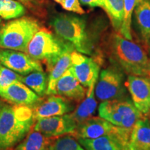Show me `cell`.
<instances>
[{
    "instance_id": "cell-1",
    "label": "cell",
    "mask_w": 150,
    "mask_h": 150,
    "mask_svg": "<svg viewBox=\"0 0 150 150\" xmlns=\"http://www.w3.org/2000/svg\"><path fill=\"white\" fill-rule=\"evenodd\" d=\"M110 61L129 75L150 77V57L143 48L117 33L108 42Z\"/></svg>"
},
{
    "instance_id": "cell-2",
    "label": "cell",
    "mask_w": 150,
    "mask_h": 150,
    "mask_svg": "<svg viewBox=\"0 0 150 150\" xmlns=\"http://www.w3.org/2000/svg\"><path fill=\"white\" fill-rule=\"evenodd\" d=\"M35 120L29 106L3 104L0 107V150H8L21 142Z\"/></svg>"
},
{
    "instance_id": "cell-3",
    "label": "cell",
    "mask_w": 150,
    "mask_h": 150,
    "mask_svg": "<svg viewBox=\"0 0 150 150\" xmlns=\"http://www.w3.org/2000/svg\"><path fill=\"white\" fill-rule=\"evenodd\" d=\"M58 37L70 43L76 51L86 55H93L97 42L83 18L65 13L54 17L50 22Z\"/></svg>"
},
{
    "instance_id": "cell-4",
    "label": "cell",
    "mask_w": 150,
    "mask_h": 150,
    "mask_svg": "<svg viewBox=\"0 0 150 150\" xmlns=\"http://www.w3.org/2000/svg\"><path fill=\"white\" fill-rule=\"evenodd\" d=\"M69 50H74L70 43L47 29H40L30 41L26 53L36 61H44L50 70L60 56Z\"/></svg>"
},
{
    "instance_id": "cell-5",
    "label": "cell",
    "mask_w": 150,
    "mask_h": 150,
    "mask_svg": "<svg viewBox=\"0 0 150 150\" xmlns=\"http://www.w3.org/2000/svg\"><path fill=\"white\" fill-rule=\"evenodd\" d=\"M39 30L38 22L33 18L24 17L11 20L0 29V47L26 52Z\"/></svg>"
},
{
    "instance_id": "cell-6",
    "label": "cell",
    "mask_w": 150,
    "mask_h": 150,
    "mask_svg": "<svg viewBox=\"0 0 150 150\" xmlns=\"http://www.w3.org/2000/svg\"><path fill=\"white\" fill-rule=\"evenodd\" d=\"M123 71L112 64L100 72L95 88V97L101 102L124 98Z\"/></svg>"
},
{
    "instance_id": "cell-7",
    "label": "cell",
    "mask_w": 150,
    "mask_h": 150,
    "mask_svg": "<svg viewBox=\"0 0 150 150\" xmlns=\"http://www.w3.org/2000/svg\"><path fill=\"white\" fill-rule=\"evenodd\" d=\"M107 135H114L119 137L122 141L124 146L126 145L129 142V139L124 134L120 127L112 125L100 117H91L83 122L79 124L72 136L76 139H94Z\"/></svg>"
},
{
    "instance_id": "cell-8",
    "label": "cell",
    "mask_w": 150,
    "mask_h": 150,
    "mask_svg": "<svg viewBox=\"0 0 150 150\" xmlns=\"http://www.w3.org/2000/svg\"><path fill=\"white\" fill-rule=\"evenodd\" d=\"M70 70L79 81L85 88L91 87L97 83L100 65L93 58L74 50L71 54Z\"/></svg>"
},
{
    "instance_id": "cell-9",
    "label": "cell",
    "mask_w": 150,
    "mask_h": 150,
    "mask_svg": "<svg viewBox=\"0 0 150 150\" xmlns=\"http://www.w3.org/2000/svg\"><path fill=\"white\" fill-rule=\"evenodd\" d=\"M0 64L24 76L35 71H43L38 61L33 59L29 54L17 50H0Z\"/></svg>"
},
{
    "instance_id": "cell-10",
    "label": "cell",
    "mask_w": 150,
    "mask_h": 150,
    "mask_svg": "<svg viewBox=\"0 0 150 150\" xmlns=\"http://www.w3.org/2000/svg\"><path fill=\"white\" fill-rule=\"evenodd\" d=\"M76 127L77 124L70 114H65L38 120L33 129L48 138H54L66 134H73Z\"/></svg>"
},
{
    "instance_id": "cell-11",
    "label": "cell",
    "mask_w": 150,
    "mask_h": 150,
    "mask_svg": "<svg viewBox=\"0 0 150 150\" xmlns=\"http://www.w3.org/2000/svg\"><path fill=\"white\" fill-rule=\"evenodd\" d=\"M125 86L135 106L144 116L150 112V77L129 75Z\"/></svg>"
},
{
    "instance_id": "cell-12",
    "label": "cell",
    "mask_w": 150,
    "mask_h": 150,
    "mask_svg": "<svg viewBox=\"0 0 150 150\" xmlns=\"http://www.w3.org/2000/svg\"><path fill=\"white\" fill-rule=\"evenodd\" d=\"M0 97L11 104L31 106L40 103L41 97L20 81L0 90Z\"/></svg>"
},
{
    "instance_id": "cell-13",
    "label": "cell",
    "mask_w": 150,
    "mask_h": 150,
    "mask_svg": "<svg viewBox=\"0 0 150 150\" xmlns=\"http://www.w3.org/2000/svg\"><path fill=\"white\" fill-rule=\"evenodd\" d=\"M74 109V105L66 98L52 95L43 102L39 103L33 111L35 120H38L42 118L65 115Z\"/></svg>"
},
{
    "instance_id": "cell-14",
    "label": "cell",
    "mask_w": 150,
    "mask_h": 150,
    "mask_svg": "<svg viewBox=\"0 0 150 150\" xmlns=\"http://www.w3.org/2000/svg\"><path fill=\"white\" fill-rule=\"evenodd\" d=\"M86 93L85 87L81 84L70 68L58 81L56 87V95L67 99L81 102L85 98Z\"/></svg>"
},
{
    "instance_id": "cell-15",
    "label": "cell",
    "mask_w": 150,
    "mask_h": 150,
    "mask_svg": "<svg viewBox=\"0 0 150 150\" xmlns=\"http://www.w3.org/2000/svg\"><path fill=\"white\" fill-rule=\"evenodd\" d=\"M115 106L117 111L122 117L121 126L120 127L128 139L137 121L143 118L144 116L137 108L131 99L122 98L115 99Z\"/></svg>"
},
{
    "instance_id": "cell-16",
    "label": "cell",
    "mask_w": 150,
    "mask_h": 150,
    "mask_svg": "<svg viewBox=\"0 0 150 150\" xmlns=\"http://www.w3.org/2000/svg\"><path fill=\"white\" fill-rule=\"evenodd\" d=\"M134 13V27L140 39L147 46L150 39V0H140Z\"/></svg>"
},
{
    "instance_id": "cell-17",
    "label": "cell",
    "mask_w": 150,
    "mask_h": 150,
    "mask_svg": "<svg viewBox=\"0 0 150 150\" xmlns=\"http://www.w3.org/2000/svg\"><path fill=\"white\" fill-rule=\"evenodd\" d=\"M134 150H150V120L146 117L135 124L127 144Z\"/></svg>"
},
{
    "instance_id": "cell-18",
    "label": "cell",
    "mask_w": 150,
    "mask_h": 150,
    "mask_svg": "<svg viewBox=\"0 0 150 150\" xmlns=\"http://www.w3.org/2000/svg\"><path fill=\"white\" fill-rule=\"evenodd\" d=\"M74 50L65 52L55 62L50 70L46 95H56V87L58 81L70 68L71 65V54Z\"/></svg>"
},
{
    "instance_id": "cell-19",
    "label": "cell",
    "mask_w": 150,
    "mask_h": 150,
    "mask_svg": "<svg viewBox=\"0 0 150 150\" xmlns=\"http://www.w3.org/2000/svg\"><path fill=\"white\" fill-rule=\"evenodd\" d=\"M77 140L86 150H123L122 141L114 135H107L94 139L79 138Z\"/></svg>"
},
{
    "instance_id": "cell-20",
    "label": "cell",
    "mask_w": 150,
    "mask_h": 150,
    "mask_svg": "<svg viewBox=\"0 0 150 150\" xmlns=\"http://www.w3.org/2000/svg\"><path fill=\"white\" fill-rule=\"evenodd\" d=\"M95 85L96 83L88 88L83 102L81 103L74 112L70 113V117L77 125L91 118L96 110L97 104L95 97Z\"/></svg>"
},
{
    "instance_id": "cell-21",
    "label": "cell",
    "mask_w": 150,
    "mask_h": 150,
    "mask_svg": "<svg viewBox=\"0 0 150 150\" xmlns=\"http://www.w3.org/2000/svg\"><path fill=\"white\" fill-rule=\"evenodd\" d=\"M54 139L33 129L20 142L15 150H50Z\"/></svg>"
},
{
    "instance_id": "cell-22",
    "label": "cell",
    "mask_w": 150,
    "mask_h": 150,
    "mask_svg": "<svg viewBox=\"0 0 150 150\" xmlns=\"http://www.w3.org/2000/svg\"><path fill=\"white\" fill-rule=\"evenodd\" d=\"M102 8L111 22L116 33L120 31L124 16V0H104Z\"/></svg>"
},
{
    "instance_id": "cell-23",
    "label": "cell",
    "mask_w": 150,
    "mask_h": 150,
    "mask_svg": "<svg viewBox=\"0 0 150 150\" xmlns=\"http://www.w3.org/2000/svg\"><path fill=\"white\" fill-rule=\"evenodd\" d=\"M48 79L47 74L43 71H35L22 76L21 82L35 92L38 95L42 97L46 94Z\"/></svg>"
},
{
    "instance_id": "cell-24",
    "label": "cell",
    "mask_w": 150,
    "mask_h": 150,
    "mask_svg": "<svg viewBox=\"0 0 150 150\" xmlns=\"http://www.w3.org/2000/svg\"><path fill=\"white\" fill-rule=\"evenodd\" d=\"M98 113L99 117L106 120L112 125L119 127L121 126L122 117L117 111L115 100L102 102L99 106Z\"/></svg>"
},
{
    "instance_id": "cell-25",
    "label": "cell",
    "mask_w": 150,
    "mask_h": 150,
    "mask_svg": "<svg viewBox=\"0 0 150 150\" xmlns=\"http://www.w3.org/2000/svg\"><path fill=\"white\" fill-rule=\"evenodd\" d=\"M140 0H124V16L122 27L119 34L129 40H133L131 35L132 16L137 3Z\"/></svg>"
},
{
    "instance_id": "cell-26",
    "label": "cell",
    "mask_w": 150,
    "mask_h": 150,
    "mask_svg": "<svg viewBox=\"0 0 150 150\" xmlns=\"http://www.w3.org/2000/svg\"><path fill=\"white\" fill-rule=\"evenodd\" d=\"M24 6L14 0H0V16L5 20L18 18L25 14Z\"/></svg>"
},
{
    "instance_id": "cell-27",
    "label": "cell",
    "mask_w": 150,
    "mask_h": 150,
    "mask_svg": "<svg viewBox=\"0 0 150 150\" xmlns=\"http://www.w3.org/2000/svg\"><path fill=\"white\" fill-rule=\"evenodd\" d=\"M50 150H86L76 138L71 136H62L54 139Z\"/></svg>"
},
{
    "instance_id": "cell-28",
    "label": "cell",
    "mask_w": 150,
    "mask_h": 150,
    "mask_svg": "<svg viewBox=\"0 0 150 150\" xmlns=\"http://www.w3.org/2000/svg\"><path fill=\"white\" fill-rule=\"evenodd\" d=\"M22 76L6 67L0 64V90H2L13 82L20 81Z\"/></svg>"
},
{
    "instance_id": "cell-29",
    "label": "cell",
    "mask_w": 150,
    "mask_h": 150,
    "mask_svg": "<svg viewBox=\"0 0 150 150\" xmlns=\"http://www.w3.org/2000/svg\"><path fill=\"white\" fill-rule=\"evenodd\" d=\"M60 4L67 11H72L79 15L85 13V11L81 6L79 0H63Z\"/></svg>"
},
{
    "instance_id": "cell-30",
    "label": "cell",
    "mask_w": 150,
    "mask_h": 150,
    "mask_svg": "<svg viewBox=\"0 0 150 150\" xmlns=\"http://www.w3.org/2000/svg\"><path fill=\"white\" fill-rule=\"evenodd\" d=\"M83 4L89 6L90 7H102L104 0H80Z\"/></svg>"
},
{
    "instance_id": "cell-31",
    "label": "cell",
    "mask_w": 150,
    "mask_h": 150,
    "mask_svg": "<svg viewBox=\"0 0 150 150\" xmlns=\"http://www.w3.org/2000/svg\"><path fill=\"white\" fill-rule=\"evenodd\" d=\"M123 150H134V149H131L130 147H129L128 145H125L123 147Z\"/></svg>"
},
{
    "instance_id": "cell-32",
    "label": "cell",
    "mask_w": 150,
    "mask_h": 150,
    "mask_svg": "<svg viewBox=\"0 0 150 150\" xmlns=\"http://www.w3.org/2000/svg\"><path fill=\"white\" fill-rule=\"evenodd\" d=\"M147 47H148V50H149V54H150V39H149V42H148Z\"/></svg>"
},
{
    "instance_id": "cell-33",
    "label": "cell",
    "mask_w": 150,
    "mask_h": 150,
    "mask_svg": "<svg viewBox=\"0 0 150 150\" xmlns=\"http://www.w3.org/2000/svg\"><path fill=\"white\" fill-rule=\"evenodd\" d=\"M54 1H55L56 2H57V3H59V4H61L62 1H63V0H54Z\"/></svg>"
},
{
    "instance_id": "cell-34",
    "label": "cell",
    "mask_w": 150,
    "mask_h": 150,
    "mask_svg": "<svg viewBox=\"0 0 150 150\" xmlns=\"http://www.w3.org/2000/svg\"><path fill=\"white\" fill-rule=\"evenodd\" d=\"M2 105H3V103H2V102H1V97H0V107H1V106H2Z\"/></svg>"
},
{
    "instance_id": "cell-35",
    "label": "cell",
    "mask_w": 150,
    "mask_h": 150,
    "mask_svg": "<svg viewBox=\"0 0 150 150\" xmlns=\"http://www.w3.org/2000/svg\"><path fill=\"white\" fill-rule=\"evenodd\" d=\"M20 1H25V0H20Z\"/></svg>"
}]
</instances>
